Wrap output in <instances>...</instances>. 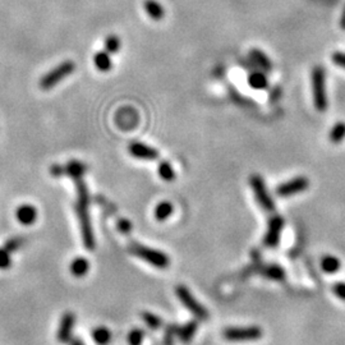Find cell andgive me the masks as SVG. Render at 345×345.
I'll return each mask as SVG.
<instances>
[{
  "label": "cell",
  "mask_w": 345,
  "mask_h": 345,
  "mask_svg": "<svg viewBox=\"0 0 345 345\" xmlns=\"http://www.w3.org/2000/svg\"><path fill=\"white\" fill-rule=\"evenodd\" d=\"M312 94L316 110L321 113L326 111L329 106L326 94V73L322 67H315L312 70Z\"/></svg>",
  "instance_id": "6da1fadb"
},
{
  "label": "cell",
  "mask_w": 345,
  "mask_h": 345,
  "mask_svg": "<svg viewBox=\"0 0 345 345\" xmlns=\"http://www.w3.org/2000/svg\"><path fill=\"white\" fill-rule=\"evenodd\" d=\"M130 251L131 253L137 256L138 258L143 260L145 262L152 265L154 267H157V269H166L170 265L169 256L164 253V252L159 251V249L150 248V247H146V245L133 243L130 247Z\"/></svg>",
  "instance_id": "7a4b0ae2"
},
{
  "label": "cell",
  "mask_w": 345,
  "mask_h": 345,
  "mask_svg": "<svg viewBox=\"0 0 345 345\" xmlns=\"http://www.w3.org/2000/svg\"><path fill=\"white\" fill-rule=\"evenodd\" d=\"M76 70V64L72 60H65V62L58 64L54 69L48 72L42 78L40 79V87L42 90H52L53 87L57 86L59 82L67 78L69 74H72Z\"/></svg>",
  "instance_id": "3957f363"
},
{
  "label": "cell",
  "mask_w": 345,
  "mask_h": 345,
  "mask_svg": "<svg viewBox=\"0 0 345 345\" xmlns=\"http://www.w3.org/2000/svg\"><path fill=\"white\" fill-rule=\"evenodd\" d=\"M76 212L77 218L79 221V227H81V234L82 239H83V244L87 249L95 248V235L94 230H92L91 219H90L89 212V205L87 203L77 202L76 205Z\"/></svg>",
  "instance_id": "277c9868"
},
{
  "label": "cell",
  "mask_w": 345,
  "mask_h": 345,
  "mask_svg": "<svg viewBox=\"0 0 345 345\" xmlns=\"http://www.w3.org/2000/svg\"><path fill=\"white\" fill-rule=\"evenodd\" d=\"M223 335L229 341H251L261 339L264 332L258 326H237L228 327Z\"/></svg>",
  "instance_id": "5b68a950"
},
{
  "label": "cell",
  "mask_w": 345,
  "mask_h": 345,
  "mask_svg": "<svg viewBox=\"0 0 345 345\" xmlns=\"http://www.w3.org/2000/svg\"><path fill=\"white\" fill-rule=\"evenodd\" d=\"M177 295H178L182 305H183L192 315L196 316L197 318L205 320V318L208 317L207 310H206V308L203 307L193 295H192V293L189 291L188 288H186L184 285H179L178 288H177Z\"/></svg>",
  "instance_id": "8992f818"
},
{
  "label": "cell",
  "mask_w": 345,
  "mask_h": 345,
  "mask_svg": "<svg viewBox=\"0 0 345 345\" xmlns=\"http://www.w3.org/2000/svg\"><path fill=\"white\" fill-rule=\"evenodd\" d=\"M252 187V191H253L254 197H256V201L258 202V205L264 208L265 211H274L275 210V205H274V201L270 196L269 191H267V187L265 184L264 179L260 176H252L251 181H249Z\"/></svg>",
  "instance_id": "52a82bcc"
},
{
  "label": "cell",
  "mask_w": 345,
  "mask_h": 345,
  "mask_svg": "<svg viewBox=\"0 0 345 345\" xmlns=\"http://www.w3.org/2000/svg\"><path fill=\"white\" fill-rule=\"evenodd\" d=\"M310 187V181L306 177H297L291 181L284 182L276 188V193L280 197H289L294 194L302 193Z\"/></svg>",
  "instance_id": "ba28073f"
},
{
  "label": "cell",
  "mask_w": 345,
  "mask_h": 345,
  "mask_svg": "<svg viewBox=\"0 0 345 345\" xmlns=\"http://www.w3.org/2000/svg\"><path fill=\"white\" fill-rule=\"evenodd\" d=\"M283 227L284 220L281 216L276 215L270 219L269 227H267V232L264 240L267 247H276L279 244V239H280Z\"/></svg>",
  "instance_id": "9c48e42d"
},
{
  "label": "cell",
  "mask_w": 345,
  "mask_h": 345,
  "mask_svg": "<svg viewBox=\"0 0 345 345\" xmlns=\"http://www.w3.org/2000/svg\"><path fill=\"white\" fill-rule=\"evenodd\" d=\"M76 325V315L70 311L65 312L63 317L60 318L59 329H58V340L63 344L69 342L72 340V332Z\"/></svg>",
  "instance_id": "30bf717a"
},
{
  "label": "cell",
  "mask_w": 345,
  "mask_h": 345,
  "mask_svg": "<svg viewBox=\"0 0 345 345\" xmlns=\"http://www.w3.org/2000/svg\"><path fill=\"white\" fill-rule=\"evenodd\" d=\"M128 151L133 157L138 160H147V161H154L159 157V151L151 146L146 145L142 142H132L128 147Z\"/></svg>",
  "instance_id": "8fae6325"
},
{
  "label": "cell",
  "mask_w": 345,
  "mask_h": 345,
  "mask_svg": "<svg viewBox=\"0 0 345 345\" xmlns=\"http://www.w3.org/2000/svg\"><path fill=\"white\" fill-rule=\"evenodd\" d=\"M16 218L19 224L28 227V225L35 224L36 219H37V210H36V207L33 205L24 203V205H21L17 207Z\"/></svg>",
  "instance_id": "7c38bea8"
},
{
  "label": "cell",
  "mask_w": 345,
  "mask_h": 345,
  "mask_svg": "<svg viewBox=\"0 0 345 345\" xmlns=\"http://www.w3.org/2000/svg\"><path fill=\"white\" fill-rule=\"evenodd\" d=\"M86 169L87 167L83 162L78 161V160H70L64 166V174L70 177L73 181H76L78 178H83Z\"/></svg>",
  "instance_id": "4fadbf2b"
},
{
  "label": "cell",
  "mask_w": 345,
  "mask_h": 345,
  "mask_svg": "<svg viewBox=\"0 0 345 345\" xmlns=\"http://www.w3.org/2000/svg\"><path fill=\"white\" fill-rule=\"evenodd\" d=\"M70 274H72L74 278H83V276L87 275L90 270V264L87 261V258L84 257H76L70 262Z\"/></svg>",
  "instance_id": "5bb4252c"
},
{
  "label": "cell",
  "mask_w": 345,
  "mask_h": 345,
  "mask_svg": "<svg viewBox=\"0 0 345 345\" xmlns=\"http://www.w3.org/2000/svg\"><path fill=\"white\" fill-rule=\"evenodd\" d=\"M147 16L154 21H161L165 16V9L157 0H146L143 3Z\"/></svg>",
  "instance_id": "9a60e30c"
},
{
  "label": "cell",
  "mask_w": 345,
  "mask_h": 345,
  "mask_svg": "<svg viewBox=\"0 0 345 345\" xmlns=\"http://www.w3.org/2000/svg\"><path fill=\"white\" fill-rule=\"evenodd\" d=\"M95 67L100 72H109L113 68V60H111L110 54L108 52H99L94 57Z\"/></svg>",
  "instance_id": "2e32d148"
},
{
  "label": "cell",
  "mask_w": 345,
  "mask_h": 345,
  "mask_svg": "<svg viewBox=\"0 0 345 345\" xmlns=\"http://www.w3.org/2000/svg\"><path fill=\"white\" fill-rule=\"evenodd\" d=\"M249 57H251L252 62L254 63L256 65H258L262 70H266V72H270L273 69V64H271V60L267 58V55H265L261 50H257V49H253L251 53H249Z\"/></svg>",
  "instance_id": "e0dca14e"
},
{
  "label": "cell",
  "mask_w": 345,
  "mask_h": 345,
  "mask_svg": "<svg viewBox=\"0 0 345 345\" xmlns=\"http://www.w3.org/2000/svg\"><path fill=\"white\" fill-rule=\"evenodd\" d=\"M321 267L326 274H336L341 267V262L337 257L332 256V254H327V256L322 257L321 260Z\"/></svg>",
  "instance_id": "ac0fdd59"
},
{
  "label": "cell",
  "mask_w": 345,
  "mask_h": 345,
  "mask_svg": "<svg viewBox=\"0 0 345 345\" xmlns=\"http://www.w3.org/2000/svg\"><path fill=\"white\" fill-rule=\"evenodd\" d=\"M248 84L254 90H266L269 87V79L262 72H253L248 77Z\"/></svg>",
  "instance_id": "d6986e66"
},
{
  "label": "cell",
  "mask_w": 345,
  "mask_h": 345,
  "mask_svg": "<svg viewBox=\"0 0 345 345\" xmlns=\"http://www.w3.org/2000/svg\"><path fill=\"white\" fill-rule=\"evenodd\" d=\"M92 337L97 345H108L111 340V332L108 327L99 326L92 331Z\"/></svg>",
  "instance_id": "ffe728a7"
},
{
  "label": "cell",
  "mask_w": 345,
  "mask_h": 345,
  "mask_svg": "<svg viewBox=\"0 0 345 345\" xmlns=\"http://www.w3.org/2000/svg\"><path fill=\"white\" fill-rule=\"evenodd\" d=\"M157 172H159L160 178L165 182H172L176 179V171L170 165V162L167 161L160 162L159 167H157Z\"/></svg>",
  "instance_id": "44dd1931"
},
{
  "label": "cell",
  "mask_w": 345,
  "mask_h": 345,
  "mask_svg": "<svg viewBox=\"0 0 345 345\" xmlns=\"http://www.w3.org/2000/svg\"><path fill=\"white\" fill-rule=\"evenodd\" d=\"M172 211H174V207H172L171 203L164 201V202H160L155 208V218L159 221H165L171 215Z\"/></svg>",
  "instance_id": "7402d4cb"
},
{
  "label": "cell",
  "mask_w": 345,
  "mask_h": 345,
  "mask_svg": "<svg viewBox=\"0 0 345 345\" xmlns=\"http://www.w3.org/2000/svg\"><path fill=\"white\" fill-rule=\"evenodd\" d=\"M345 138V123L339 121L330 131V141L332 143H340Z\"/></svg>",
  "instance_id": "603a6c76"
},
{
  "label": "cell",
  "mask_w": 345,
  "mask_h": 345,
  "mask_svg": "<svg viewBox=\"0 0 345 345\" xmlns=\"http://www.w3.org/2000/svg\"><path fill=\"white\" fill-rule=\"evenodd\" d=\"M264 274L265 276H267L269 279H273V280H283L285 278V273L279 265H270V266L265 269Z\"/></svg>",
  "instance_id": "cb8c5ba5"
},
{
  "label": "cell",
  "mask_w": 345,
  "mask_h": 345,
  "mask_svg": "<svg viewBox=\"0 0 345 345\" xmlns=\"http://www.w3.org/2000/svg\"><path fill=\"white\" fill-rule=\"evenodd\" d=\"M120 49V40L116 35H109L105 40V50L109 54H115Z\"/></svg>",
  "instance_id": "d4e9b609"
},
{
  "label": "cell",
  "mask_w": 345,
  "mask_h": 345,
  "mask_svg": "<svg viewBox=\"0 0 345 345\" xmlns=\"http://www.w3.org/2000/svg\"><path fill=\"white\" fill-rule=\"evenodd\" d=\"M196 330H197V322L192 321V322H189V324H187L186 326L182 327L181 332H179V336H181V339L183 340V341L187 342L194 336Z\"/></svg>",
  "instance_id": "484cf974"
},
{
  "label": "cell",
  "mask_w": 345,
  "mask_h": 345,
  "mask_svg": "<svg viewBox=\"0 0 345 345\" xmlns=\"http://www.w3.org/2000/svg\"><path fill=\"white\" fill-rule=\"evenodd\" d=\"M142 318L145 320L147 326H150L151 329H159V327L161 326V320H160V317H157L156 315H154V313L143 312Z\"/></svg>",
  "instance_id": "4316f807"
},
{
  "label": "cell",
  "mask_w": 345,
  "mask_h": 345,
  "mask_svg": "<svg viewBox=\"0 0 345 345\" xmlns=\"http://www.w3.org/2000/svg\"><path fill=\"white\" fill-rule=\"evenodd\" d=\"M143 337H145V334H143L142 330L133 329L128 335V342H130V345H141L143 341Z\"/></svg>",
  "instance_id": "83f0119b"
},
{
  "label": "cell",
  "mask_w": 345,
  "mask_h": 345,
  "mask_svg": "<svg viewBox=\"0 0 345 345\" xmlns=\"http://www.w3.org/2000/svg\"><path fill=\"white\" fill-rule=\"evenodd\" d=\"M23 243H24L23 238H19V237L12 238V239L7 240L6 244H4V248L12 253V252H16L17 249L21 248L22 245H23Z\"/></svg>",
  "instance_id": "f1b7e54d"
},
{
  "label": "cell",
  "mask_w": 345,
  "mask_h": 345,
  "mask_svg": "<svg viewBox=\"0 0 345 345\" xmlns=\"http://www.w3.org/2000/svg\"><path fill=\"white\" fill-rule=\"evenodd\" d=\"M12 266L11 252L6 248H0V270H7Z\"/></svg>",
  "instance_id": "f546056e"
},
{
  "label": "cell",
  "mask_w": 345,
  "mask_h": 345,
  "mask_svg": "<svg viewBox=\"0 0 345 345\" xmlns=\"http://www.w3.org/2000/svg\"><path fill=\"white\" fill-rule=\"evenodd\" d=\"M332 291L337 298L345 302V283H336L332 286Z\"/></svg>",
  "instance_id": "4dcf8cb0"
},
{
  "label": "cell",
  "mask_w": 345,
  "mask_h": 345,
  "mask_svg": "<svg viewBox=\"0 0 345 345\" xmlns=\"http://www.w3.org/2000/svg\"><path fill=\"white\" fill-rule=\"evenodd\" d=\"M118 229L120 230L123 234H128V233H131V230H132V224H131V221L127 220V219H121L118 223Z\"/></svg>",
  "instance_id": "1f68e13d"
},
{
  "label": "cell",
  "mask_w": 345,
  "mask_h": 345,
  "mask_svg": "<svg viewBox=\"0 0 345 345\" xmlns=\"http://www.w3.org/2000/svg\"><path fill=\"white\" fill-rule=\"evenodd\" d=\"M332 62H334V64H336L337 67L342 68V69H345V54L344 53H334L332 54Z\"/></svg>",
  "instance_id": "d6a6232c"
},
{
  "label": "cell",
  "mask_w": 345,
  "mask_h": 345,
  "mask_svg": "<svg viewBox=\"0 0 345 345\" xmlns=\"http://www.w3.org/2000/svg\"><path fill=\"white\" fill-rule=\"evenodd\" d=\"M50 172L54 177H60L62 174H64V166H62V165H53L50 167Z\"/></svg>",
  "instance_id": "836d02e7"
},
{
  "label": "cell",
  "mask_w": 345,
  "mask_h": 345,
  "mask_svg": "<svg viewBox=\"0 0 345 345\" xmlns=\"http://www.w3.org/2000/svg\"><path fill=\"white\" fill-rule=\"evenodd\" d=\"M69 342H70V345H84L83 341L79 339H72Z\"/></svg>",
  "instance_id": "e575fe53"
},
{
  "label": "cell",
  "mask_w": 345,
  "mask_h": 345,
  "mask_svg": "<svg viewBox=\"0 0 345 345\" xmlns=\"http://www.w3.org/2000/svg\"><path fill=\"white\" fill-rule=\"evenodd\" d=\"M340 24H341L342 30H345V9H344V12H342V16H341V21H340Z\"/></svg>",
  "instance_id": "d590c367"
},
{
  "label": "cell",
  "mask_w": 345,
  "mask_h": 345,
  "mask_svg": "<svg viewBox=\"0 0 345 345\" xmlns=\"http://www.w3.org/2000/svg\"><path fill=\"white\" fill-rule=\"evenodd\" d=\"M165 345H174V344H172V341H171V340H170V337H167L166 342H165Z\"/></svg>",
  "instance_id": "8d00e7d4"
}]
</instances>
